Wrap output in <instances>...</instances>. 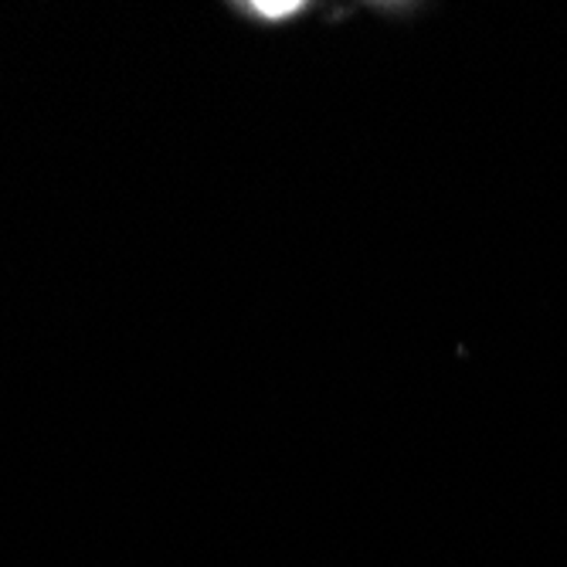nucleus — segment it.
<instances>
[{
  "label": "nucleus",
  "instance_id": "nucleus-1",
  "mask_svg": "<svg viewBox=\"0 0 567 567\" xmlns=\"http://www.w3.org/2000/svg\"><path fill=\"white\" fill-rule=\"evenodd\" d=\"M228 8L235 18L262 31H289L292 24L320 11L317 0H245V4H228Z\"/></svg>",
  "mask_w": 567,
  "mask_h": 567
}]
</instances>
